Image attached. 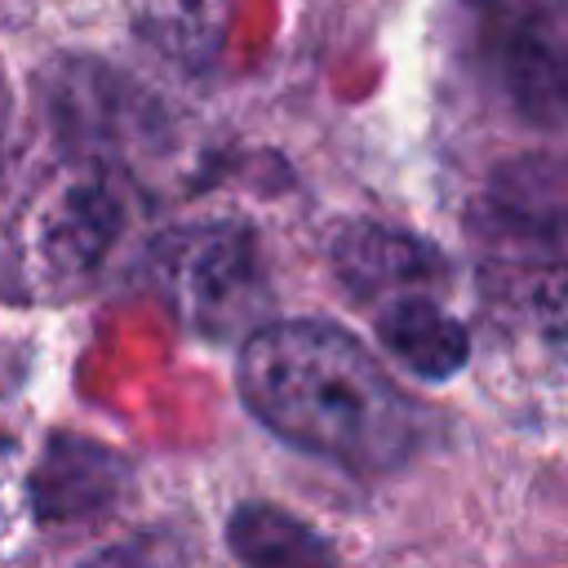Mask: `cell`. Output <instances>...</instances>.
<instances>
[{"label":"cell","mask_w":568,"mask_h":568,"mask_svg":"<svg viewBox=\"0 0 568 568\" xmlns=\"http://www.w3.org/2000/svg\"><path fill=\"white\" fill-rule=\"evenodd\" d=\"M244 408L284 444L342 470L382 475L422 444V413L377 355L328 320H266L240 342Z\"/></svg>","instance_id":"6da1fadb"},{"label":"cell","mask_w":568,"mask_h":568,"mask_svg":"<svg viewBox=\"0 0 568 568\" xmlns=\"http://www.w3.org/2000/svg\"><path fill=\"white\" fill-rule=\"evenodd\" d=\"M146 288L169 306V315L213 342L248 337L266 324L271 288L262 271V248L248 222L240 217H204L169 226L151 240Z\"/></svg>","instance_id":"7a4b0ae2"},{"label":"cell","mask_w":568,"mask_h":568,"mask_svg":"<svg viewBox=\"0 0 568 568\" xmlns=\"http://www.w3.org/2000/svg\"><path fill=\"white\" fill-rule=\"evenodd\" d=\"M40 106L75 164H115L146 138V102L98 58H58L40 71Z\"/></svg>","instance_id":"3957f363"},{"label":"cell","mask_w":568,"mask_h":568,"mask_svg":"<svg viewBox=\"0 0 568 568\" xmlns=\"http://www.w3.org/2000/svg\"><path fill=\"white\" fill-rule=\"evenodd\" d=\"M124 226H129V204L111 164H75V173L62 178L40 200L31 248L49 280L75 284L106 262Z\"/></svg>","instance_id":"277c9868"},{"label":"cell","mask_w":568,"mask_h":568,"mask_svg":"<svg viewBox=\"0 0 568 568\" xmlns=\"http://www.w3.org/2000/svg\"><path fill=\"white\" fill-rule=\"evenodd\" d=\"M493 71L528 124H568V4L506 0L493 31Z\"/></svg>","instance_id":"5b68a950"},{"label":"cell","mask_w":568,"mask_h":568,"mask_svg":"<svg viewBox=\"0 0 568 568\" xmlns=\"http://www.w3.org/2000/svg\"><path fill=\"white\" fill-rule=\"evenodd\" d=\"M129 488V462L89 435H49L31 470V510L40 524L102 515Z\"/></svg>","instance_id":"8992f818"},{"label":"cell","mask_w":568,"mask_h":568,"mask_svg":"<svg viewBox=\"0 0 568 568\" xmlns=\"http://www.w3.org/2000/svg\"><path fill=\"white\" fill-rule=\"evenodd\" d=\"M328 257H333L337 280L373 306L408 288H435V280H444L448 271L435 244L408 231L382 226V222H346L333 235Z\"/></svg>","instance_id":"52a82bcc"},{"label":"cell","mask_w":568,"mask_h":568,"mask_svg":"<svg viewBox=\"0 0 568 568\" xmlns=\"http://www.w3.org/2000/svg\"><path fill=\"white\" fill-rule=\"evenodd\" d=\"M373 328H377V342L422 382H448L470 359L466 324L448 306H439L430 288L382 297L373 311Z\"/></svg>","instance_id":"ba28073f"},{"label":"cell","mask_w":568,"mask_h":568,"mask_svg":"<svg viewBox=\"0 0 568 568\" xmlns=\"http://www.w3.org/2000/svg\"><path fill=\"white\" fill-rule=\"evenodd\" d=\"M484 226L515 244H550L568 235V164L528 155L493 173L484 195Z\"/></svg>","instance_id":"9c48e42d"},{"label":"cell","mask_w":568,"mask_h":568,"mask_svg":"<svg viewBox=\"0 0 568 568\" xmlns=\"http://www.w3.org/2000/svg\"><path fill=\"white\" fill-rule=\"evenodd\" d=\"M226 546L240 568H342L320 528L271 501L235 506L226 519Z\"/></svg>","instance_id":"30bf717a"},{"label":"cell","mask_w":568,"mask_h":568,"mask_svg":"<svg viewBox=\"0 0 568 568\" xmlns=\"http://www.w3.org/2000/svg\"><path fill=\"white\" fill-rule=\"evenodd\" d=\"M173 27V49L186 62H209L217 58L222 27H226V0H173L169 13Z\"/></svg>","instance_id":"8fae6325"},{"label":"cell","mask_w":568,"mask_h":568,"mask_svg":"<svg viewBox=\"0 0 568 568\" xmlns=\"http://www.w3.org/2000/svg\"><path fill=\"white\" fill-rule=\"evenodd\" d=\"M524 302H528L532 320L541 324V333L568 337V262H555V266L537 271L524 288Z\"/></svg>","instance_id":"7c38bea8"},{"label":"cell","mask_w":568,"mask_h":568,"mask_svg":"<svg viewBox=\"0 0 568 568\" xmlns=\"http://www.w3.org/2000/svg\"><path fill=\"white\" fill-rule=\"evenodd\" d=\"M173 564H178V555H173L169 537L146 532V537H133L129 546H115V550L98 555L84 568H173Z\"/></svg>","instance_id":"4fadbf2b"},{"label":"cell","mask_w":568,"mask_h":568,"mask_svg":"<svg viewBox=\"0 0 568 568\" xmlns=\"http://www.w3.org/2000/svg\"><path fill=\"white\" fill-rule=\"evenodd\" d=\"M466 4H475V9H501L506 0H466Z\"/></svg>","instance_id":"5bb4252c"}]
</instances>
